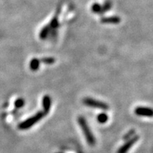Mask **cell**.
<instances>
[{
    "mask_svg": "<svg viewBox=\"0 0 153 153\" xmlns=\"http://www.w3.org/2000/svg\"><path fill=\"white\" fill-rule=\"evenodd\" d=\"M77 121H78L80 128H82V132L84 133V137H85L88 144L90 145H94L95 143H96V140H95L93 133L90 130L85 118L82 116H79L78 118H77Z\"/></svg>",
    "mask_w": 153,
    "mask_h": 153,
    "instance_id": "1",
    "label": "cell"
},
{
    "mask_svg": "<svg viewBox=\"0 0 153 153\" xmlns=\"http://www.w3.org/2000/svg\"><path fill=\"white\" fill-rule=\"evenodd\" d=\"M45 116V113L44 111H39L37 113H36L35 115L33 116H31L30 118H28L26 120L21 123L19 125V128L21 130H26V129L30 128L33 126V125H35L36 123H38L39 120L42 119V118Z\"/></svg>",
    "mask_w": 153,
    "mask_h": 153,
    "instance_id": "2",
    "label": "cell"
},
{
    "mask_svg": "<svg viewBox=\"0 0 153 153\" xmlns=\"http://www.w3.org/2000/svg\"><path fill=\"white\" fill-rule=\"evenodd\" d=\"M83 104L84 105L87 106V107L94 108V109L104 110V111H106V110H108L109 109V105L106 103H104V102L94 99H92V98H89V97H87V98L84 99Z\"/></svg>",
    "mask_w": 153,
    "mask_h": 153,
    "instance_id": "3",
    "label": "cell"
},
{
    "mask_svg": "<svg viewBox=\"0 0 153 153\" xmlns=\"http://www.w3.org/2000/svg\"><path fill=\"white\" fill-rule=\"evenodd\" d=\"M134 112L137 116L149 117V118L153 117V109H151L150 107H138L135 109Z\"/></svg>",
    "mask_w": 153,
    "mask_h": 153,
    "instance_id": "4",
    "label": "cell"
},
{
    "mask_svg": "<svg viewBox=\"0 0 153 153\" xmlns=\"http://www.w3.org/2000/svg\"><path fill=\"white\" fill-rule=\"evenodd\" d=\"M138 140H139V136H134L133 138H131V139L128 140L126 143L120 147V149L118 150L117 153H127L128 151L130 150L131 147H132Z\"/></svg>",
    "mask_w": 153,
    "mask_h": 153,
    "instance_id": "5",
    "label": "cell"
},
{
    "mask_svg": "<svg viewBox=\"0 0 153 153\" xmlns=\"http://www.w3.org/2000/svg\"><path fill=\"white\" fill-rule=\"evenodd\" d=\"M121 21L120 17H104L101 19V22L104 24H118Z\"/></svg>",
    "mask_w": 153,
    "mask_h": 153,
    "instance_id": "6",
    "label": "cell"
},
{
    "mask_svg": "<svg viewBox=\"0 0 153 153\" xmlns=\"http://www.w3.org/2000/svg\"><path fill=\"white\" fill-rule=\"evenodd\" d=\"M43 107H44V113L45 115L50 111V107H51V99L48 95H45L43 98Z\"/></svg>",
    "mask_w": 153,
    "mask_h": 153,
    "instance_id": "7",
    "label": "cell"
},
{
    "mask_svg": "<svg viewBox=\"0 0 153 153\" xmlns=\"http://www.w3.org/2000/svg\"><path fill=\"white\" fill-rule=\"evenodd\" d=\"M50 30H51V28H50L49 25H47V26H44L41 29L40 33H39V37H40V38L42 39V40H44V39L49 37Z\"/></svg>",
    "mask_w": 153,
    "mask_h": 153,
    "instance_id": "8",
    "label": "cell"
},
{
    "mask_svg": "<svg viewBox=\"0 0 153 153\" xmlns=\"http://www.w3.org/2000/svg\"><path fill=\"white\" fill-rule=\"evenodd\" d=\"M40 60L38 58H33L30 60V68L32 71H37L40 67Z\"/></svg>",
    "mask_w": 153,
    "mask_h": 153,
    "instance_id": "9",
    "label": "cell"
},
{
    "mask_svg": "<svg viewBox=\"0 0 153 153\" xmlns=\"http://www.w3.org/2000/svg\"><path fill=\"white\" fill-rule=\"evenodd\" d=\"M49 26L50 27L51 29L54 30H57V28H59V26H60V23H59L57 16H55V17H53V19L50 21V22L49 23Z\"/></svg>",
    "mask_w": 153,
    "mask_h": 153,
    "instance_id": "10",
    "label": "cell"
},
{
    "mask_svg": "<svg viewBox=\"0 0 153 153\" xmlns=\"http://www.w3.org/2000/svg\"><path fill=\"white\" fill-rule=\"evenodd\" d=\"M91 11H92L93 13L97 14H103L102 13V5L99 4L98 3H94L93 4L92 6H91Z\"/></svg>",
    "mask_w": 153,
    "mask_h": 153,
    "instance_id": "11",
    "label": "cell"
},
{
    "mask_svg": "<svg viewBox=\"0 0 153 153\" xmlns=\"http://www.w3.org/2000/svg\"><path fill=\"white\" fill-rule=\"evenodd\" d=\"M111 7H112V3H111V1H110V0L106 1L104 3V4L102 6V13L104 14V13H106V12H109V11L111 9Z\"/></svg>",
    "mask_w": 153,
    "mask_h": 153,
    "instance_id": "12",
    "label": "cell"
},
{
    "mask_svg": "<svg viewBox=\"0 0 153 153\" xmlns=\"http://www.w3.org/2000/svg\"><path fill=\"white\" fill-rule=\"evenodd\" d=\"M109 119V116L106 113H101L97 116V120L100 123H105Z\"/></svg>",
    "mask_w": 153,
    "mask_h": 153,
    "instance_id": "13",
    "label": "cell"
},
{
    "mask_svg": "<svg viewBox=\"0 0 153 153\" xmlns=\"http://www.w3.org/2000/svg\"><path fill=\"white\" fill-rule=\"evenodd\" d=\"M55 58L50 57H44V58L41 59V62L43 63L46 64V65H52L55 63Z\"/></svg>",
    "mask_w": 153,
    "mask_h": 153,
    "instance_id": "14",
    "label": "cell"
},
{
    "mask_svg": "<svg viewBox=\"0 0 153 153\" xmlns=\"http://www.w3.org/2000/svg\"><path fill=\"white\" fill-rule=\"evenodd\" d=\"M24 104H25V102L23 99H21V98L18 99L15 102V107L17 108H19V109L23 107V106H24Z\"/></svg>",
    "mask_w": 153,
    "mask_h": 153,
    "instance_id": "15",
    "label": "cell"
},
{
    "mask_svg": "<svg viewBox=\"0 0 153 153\" xmlns=\"http://www.w3.org/2000/svg\"><path fill=\"white\" fill-rule=\"evenodd\" d=\"M135 134V130H131L129 131L123 137V139L124 140H129L131 139V138H132V137L134 136Z\"/></svg>",
    "mask_w": 153,
    "mask_h": 153,
    "instance_id": "16",
    "label": "cell"
}]
</instances>
